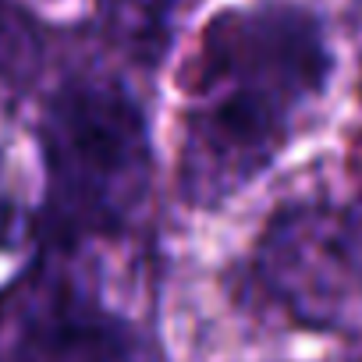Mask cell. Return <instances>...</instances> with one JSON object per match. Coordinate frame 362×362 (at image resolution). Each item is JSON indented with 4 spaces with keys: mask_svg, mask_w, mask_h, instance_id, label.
<instances>
[{
    "mask_svg": "<svg viewBox=\"0 0 362 362\" xmlns=\"http://www.w3.org/2000/svg\"><path fill=\"white\" fill-rule=\"evenodd\" d=\"M330 75L334 50L313 11L277 0L217 11L181 71V199L210 210L249 189L277 163Z\"/></svg>",
    "mask_w": 362,
    "mask_h": 362,
    "instance_id": "obj_1",
    "label": "cell"
},
{
    "mask_svg": "<svg viewBox=\"0 0 362 362\" xmlns=\"http://www.w3.org/2000/svg\"><path fill=\"white\" fill-rule=\"evenodd\" d=\"M43 160V228L54 242L128 228L153 181V142L142 103L121 82H68L47 103Z\"/></svg>",
    "mask_w": 362,
    "mask_h": 362,
    "instance_id": "obj_2",
    "label": "cell"
},
{
    "mask_svg": "<svg viewBox=\"0 0 362 362\" xmlns=\"http://www.w3.org/2000/svg\"><path fill=\"white\" fill-rule=\"evenodd\" d=\"M4 362H153V351L128 320L47 277L18 295Z\"/></svg>",
    "mask_w": 362,
    "mask_h": 362,
    "instance_id": "obj_3",
    "label": "cell"
},
{
    "mask_svg": "<svg viewBox=\"0 0 362 362\" xmlns=\"http://www.w3.org/2000/svg\"><path fill=\"white\" fill-rule=\"evenodd\" d=\"M174 4L177 0H107L121 36L132 40V43H146L153 50L163 40V29L170 22Z\"/></svg>",
    "mask_w": 362,
    "mask_h": 362,
    "instance_id": "obj_4",
    "label": "cell"
}]
</instances>
